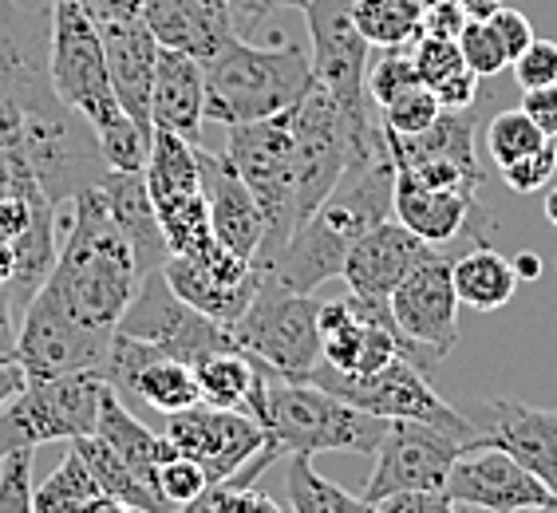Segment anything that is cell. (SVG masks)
<instances>
[{
	"instance_id": "1",
	"label": "cell",
	"mask_w": 557,
	"mask_h": 513,
	"mask_svg": "<svg viewBox=\"0 0 557 513\" xmlns=\"http://www.w3.org/2000/svg\"><path fill=\"white\" fill-rule=\"evenodd\" d=\"M392 190H396V162H392L387 139H380L352 154L341 183L269 261V277L293 292H312L324 280L341 277L348 249L372 225L392 217Z\"/></svg>"
},
{
	"instance_id": "2",
	"label": "cell",
	"mask_w": 557,
	"mask_h": 513,
	"mask_svg": "<svg viewBox=\"0 0 557 513\" xmlns=\"http://www.w3.org/2000/svg\"><path fill=\"white\" fill-rule=\"evenodd\" d=\"M67 205H72V222L60 237L55 265L40 292L84 328L115 331L119 316L127 312L143 285L135 253L111 217L99 186L75 193Z\"/></svg>"
},
{
	"instance_id": "3",
	"label": "cell",
	"mask_w": 557,
	"mask_h": 513,
	"mask_svg": "<svg viewBox=\"0 0 557 513\" xmlns=\"http://www.w3.org/2000/svg\"><path fill=\"white\" fill-rule=\"evenodd\" d=\"M48 79H52L55 96L96 130V142L111 171H143L147 166L154 135H143L135 127V118L119 108L99 28L79 0H52Z\"/></svg>"
},
{
	"instance_id": "4",
	"label": "cell",
	"mask_w": 557,
	"mask_h": 513,
	"mask_svg": "<svg viewBox=\"0 0 557 513\" xmlns=\"http://www.w3.org/2000/svg\"><path fill=\"white\" fill-rule=\"evenodd\" d=\"M246 411L261 423L265 442L281 459L285 454H321V450L375 454L387 430V418L368 415L309 379H281L265 364H258L253 372Z\"/></svg>"
},
{
	"instance_id": "5",
	"label": "cell",
	"mask_w": 557,
	"mask_h": 513,
	"mask_svg": "<svg viewBox=\"0 0 557 513\" xmlns=\"http://www.w3.org/2000/svg\"><path fill=\"white\" fill-rule=\"evenodd\" d=\"M206 67V118L222 127L258 123L289 111L312 87L309 52L300 43L258 48L237 36Z\"/></svg>"
},
{
	"instance_id": "6",
	"label": "cell",
	"mask_w": 557,
	"mask_h": 513,
	"mask_svg": "<svg viewBox=\"0 0 557 513\" xmlns=\"http://www.w3.org/2000/svg\"><path fill=\"white\" fill-rule=\"evenodd\" d=\"M225 159L234 162L242 183L258 198L265 237L253 265L269 268V261L285 249V241L297 229V198H293V123L289 111L258 123L225 127Z\"/></svg>"
},
{
	"instance_id": "7",
	"label": "cell",
	"mask_w": 557,
	"mask_h": 513,
	"mask_svg": "<svg viewBox=\"0 0 557 513\" xmlns=\"http://www.w3.org/2000/svg\"><path fill=\"white\" fill-rule=\"evenodd\" d=\"M321 300L312 292H293L269 277L253 292L249 309L230 324V340L281 379H309L321 364Z\"/></svg>"
},
{
	"instance_id": "8",
	"label": "cell",
	"mask_w": 557,
	"mask_h": 513,
	"mask_svg": "<svg viewBox=\"0 0 557 513\" xmlns=\"http://www.w3.org/2000/svg\"><path fill=\"white\" fill-rule=\"evenodd\" d=\"M108 387L99 372L28 379L21 396L0 411V459L9 450H36L44 442H75L96 435L99 399Z\"/></svg>"
},
{
	"instance_id": "9",
	"label": "cell",
	"mask_w": 557,
	"mask_h": 513,
	"mask_svg": "<svg viewBox=\"0 0 557 513\" xmlns=\"http://www.w3.org/2000/svg\"><path fill=\"white\" fill-rule=\"evenodd\" d=\"M309 384L324 387L329 396L344 399V403L360 406L368 415L380 418H419V423H431V427L447 430L467 447L474 439L471 418L459 415L450 403H443L435 396V387L428 384L423 367L411 364L408 355H396L392 364H384L372 375H344L333 364H317L309 372Z\"/></svg>"
},
{
	"instance_id": "10",
	"label": "cell",
	"mask_w": 557,
	"mask_h": 513,
	"mask_svg": "<svg viewBox=\"0 0 557 513\" xmlns=\"http://www.w3.org/2000/svg\"><path fill=\"white\" fill-rule=\"evenodd\" d=\"M143 178H147L150 205L159 214L162 237H166L171 253L198 256L210 246H218L202 193L198 147L190 139L174 135V130H154Z\"/></svg>"
},
{
	"instance_id": "11",
	"label": "cell",
	"mask_w": 557,
	"mask_h": 513,
	"mask_svg": "<svg viewBox=\"0 0 557 513\" xmlns=\"http://www.w3.org/2000/svg\"><path fill=\"white\" fill-rule=\"evenodd\" d=\"M300 12L309 16L312 79L341 103V111L352 123L375 118L380 108L368 96V52H372V43L356 28L352 0H309Z\"/></svg>"
},
{
	"instance_id": "12",
	"label": "cell",
	"mask_w": 557,
	"mask_h": 513,
	"mask_svg": "<svg viewBox=\"0 0 557 513\" xmlns=\"http://www.w3.org/2000/svg\"><path fill=\"white\" fill-rule=\"evenodd\" d=\"M115 331L131 336V340H143L159 352L183 360V364H194L210 352H222V348H234L230 331L222 324H214L210 316H202L198 309H190L178 292L166 285V277L150 273L143 277L139 292L127 304V312L119 316Z\"/></svg>"
},
{
	"instance_id": "13",
	"label": "cell",
	"mask_w": 557,
	"mask_h": 513,
	"mask_svg": "<svg viewBox=\"0 0 557 513\" xmlns=\"http://www.w3.org/2000/svg\"><path fill=\"white\" fill-rule=\"evenodd\" d=\"M462 442L447 430L419 423V418H387V430L375 447V471L368 478V502H384L392 493L411 490H443L450 462L459 459Z\"/></svg>"
},
{
	"instance_id": "14",
	"label": "cell",
	"mask_w": 557,
	"mask_h": 513,
	"mask_svg": "<svg viewBox=\"0 0 557 513\" xmlns=\"http://www.w3.org/2000/svg\"><path fill=\"white\" fill-rule=\"evenodd\" d=\"M111 340L115 331H96L72 321L52 300L36 292L33 304L21 316V336H16V364L28 379H52L67 372H99L108 367Z\"/></svg>"
},
{
	"instance_id": "15",
	"label": "cell",
	"mask_w": 557,
	"mask_h": 513,
	"mask_svg": "<svg viewBox=\"0 0 557 513\" xmlns=\"http://www.w3.org/2000/svg\"><path fill=\"white\" fill-rule=\"evenodd\" d=\"M392 316H396L404 340L416 348L431 367L447 360L459 343V292H455V277H450V256H431L419 268H411L408 277L399 280L392 297Z\"/></svg>"
},
{
	"instance_id": "16",
	"label": "cell",
	"mask_w": 557,
	"mask_h": 513,
	"mask_svg": "<svg viewBox=\"0 0 557 513\" xmlns=\"http://www.w3.org/2000/svg\"><path fill=\"white\" fill-rule=\"evenodd\" d=\"M162 439L171 442L178 454L202 462L210 486L234 478L261 447H265V430L249 411H230V406L194 403L186 411L166 415Z\"/></svg>"
},
{
	"instance_id": "17",
	"label": "cell",
	"mask_w": 557,
	"mask_h": 513,
	"mask_svg": "<svg viewBox=\"0 0 557 513\" xmlns=\"http://www.w3.org/2000/svg\"><path fill=\"white\" fill-rule=\"evenodd\" d=\"M443 493L455 498L459 505H474V510L491 513H522L534 510V505L557 502V493L546 481L498 447H462L459 459L450 462Z\"/></svg>"
},
{
	"instance_id": "18",
	"label": "cell",
	"mask_w": 557,
	"mask_h": 513,
	"mask_svg": "<svg viewBox=\"0 0 557 513\" xmlns=\"http://www.w3.org/2000/svg\"><path fill=\"white\" fill-rule=\"evenodd\" d=\"M467 447H498L557 493V406H530L522 399L491 396L471 418Z\"/></svg>"
},
{
	"instance_id": "19",
	"label": "cell",
	"mask_w": 557,
	"mask_h": 513,
	"mask_svg": "<svg viewBox=\"0 0 557 513\" xmlns=\"http://www.w3.org/2000/svg\"><path fill=\"white\" fill-rule=\"evenodd\" d=\"M103 379L115 387L119 396H135L139 403L154 406L159 415H174V411L202 403L190 364H183V360H174V355L159 352V348H150L143 340H131L123 331H115V340H111Z\"/></svg>"
},
{
	"instance_id": "20",
	"label": "cell",
	"mask_w": 557,
	"mask_h": 513,
	"mask_svg": "<svg viewBox=\"0 0 557 513\" xmlns=\"http://www.w3.org/2000/svg\"><path fill=\"white\" fill-rule=\"evenodd\" d=\"M392 217L408 225L411 234L423 237L428 246H450L455 237H471L474 246H486L494 222L483 214L479 193L459 190H431L411 174L396 171V190H392Z\"/></svg>"
},
{
	"instance_id": "21",
	"label": "cell",
	"mask_w": 557,
	"mask_h": 513,
	"mask_svg": "<svg viewBox=\"0 0 557 513\" xmlns=\"http://www.w3.org/2000/svg\"><path fill=\"white\" fill-rule=\"evenodd\" d=\"M143 24L159 48L186 52L198 64H210L242 36V21L230 0H143Z\"/></svg>"
},
{
	"instance_id": "22",
	"label": "cell",
	"mask_w": 557,
	"mask_h": 513,
	"mask_svg": "<svg viewBox=\"0 0 557 513\" xmlns=\"http://www.w3.org/2000/svg\"><path fill=\"white\" fill-rule=\"evenodd\" d=\"M431 256H440V249L428 246L423 237H416L396 217H384V222L372 225L348 249L341 277L348 285V292H360V297H392V289H396L399 280L408 277L411 268L423 265V261H431Z\"/></svg>"
},
{
	"instance_id": "23",
	"label": "cell",
	"mask_w": 557,
	"mask_h": 513,
	"mask_svg": "<svg viewBox=\"0 0 557 513\" xmlns=\"http://www.w3.org/2000/svg\"><path fill=\"white\" fill-rule=\"evenodd\" d=\"M198 171H202V193L214 241L253 265L261 253V237H265L258 198L249 193V186L242 183V174L234 171V162L225 159L222 150L210 154V150L198 147Z\"/></svg>"
},
{
	"instance_id": "24",
	"label": "cell",
	"mask_w": 557,
	"mask_h": 513,
	"mask_svg": "<svg viewBox=\"0 0 557 513\" xmlns=\"http://www.w3.org/2000/svg\"><path fill=\"white\" fill-rule=\"evenodd\" d=\"M96 28H99V40H103L111 91H115L119 108L135 118V127L143 135H154V123H150V87H154V67H159V40L150 36L143 16L96 24Z\"/></svg>"
},
{
	"instance_id": "25",
	"label": "cell",
	"mask_w": 557,
	"mask_h": 513,
	"mask_svg": "<svg viewBox=\"0 0 557 513\" xmlns=\"http://www.w3.org/2000/svg\"><path fill=\"white\" fill-rule=\"evenodd\" d=\"M150 123L154 130H174L183 139H198L206 123V67L186 52L159 48L154 87H150Z\"/></svg>"
},
{
	"instance_id": "26",
	"label": "cell",
	"mask_w": 557,
	"mask_h": 513,
	"mask_svg": "<svg viewBox=\"0 0 557 513\" xmlns=\"http://www.w3.org/2000/svg\"><path fill=\"white\" fill-rule=\"evenodd\" d=\"M103 198H108V210L115 217V225L127 237L131 253H135V265H139V277H150L166 265L171 256V246L162 237V225L154 205H150L147 193V178L143 171H108L103 183H99Z\"/></svg>"
},
{
	"instance_id": "27",
	"label": "cell",
	"mask_w": 557,
	"mask_h": 513,
	"mask_svg": "<svg viewBox=\"0 0 557 513\" xmlns=\"http://www.w3.org/2000/svg\"><path fill=\"white\" fill-rule=\"evenodd\" d=\"M162 277L171 285L178 297L198 309L202 316H210L214 324L230 328V324L249 309V300L253 292L261 289V280H265V268H253L246 280H222L214 277L210 268H202L194 256H183V253H171L166 256V265H162Z\"/></svg>"
},
{
	"instance_id": "28",
	"label": "cell",
	"mask_w": 557,
	"mask_h": 513,
	"mask_svg": "<svg viewBox=\"0 0 557 513\" xmlns=\"http://www.w3.org/2000/svg\"><path fill=\"white\" fill-rule=\"evenodd\" d=\"M387 150H392V162L396 171H411L428 159H455L467 162V166H479V154H474V111H440V118L431 123L428 130L419 135H392L384 130Z\"/></svg>"
},
{
	"instance_id": "29",
	"label": "cell",
	"mask_w": 557,
	"mask_h": 513,
	"mask_svg": "<svg viewBox=\"0 0 557 513\" xmlns=\"http://www.w3.org/2000/svg\"><path fill=\"white\" fill-rule=\"evenodd\" d=\"M411 60H416L423 87H431V96L440 99L443 108L447 111L474 108V99H479V75L467 67L459 43L450 40V36L419 33V40L411 43Z\"/></svg>"
},
{
	"instance_id": "30",
	"label": "cell",
	"mask_w": 557,
	"mask_h": 513,
	"mask_svg": "<svg viewBox=\"0 0 557 513\" xmlns=\"http://www.w3.org/2000/svg\"><path fill=\"white\" fill-rule=\"evenodd\" d=\"M96 435L108 442L111 450H115L119 459L127 462L131 471H139L147 481H154L159 462L174 454L171 442L162 439V435H154V430H147L139 418H135L127 406H123V399H119L115 387H108V391H103V399H99Z\"/></svg>"
},
{
	"instance_id": "31",
	"label": "cell",
	"mask_w": 557,
	"mask_h": 513,
	"mask_svg": "<svg viewBox=\"0 0 557 513\" xmlns=\"http://www.w3.org/2000/svg\"><path fill=\"white\" fill-rule=\"evenodd\" d=\"M450 277H455L459 304H467V309H474V312L506 309L518 289L515 261L491 246H474L471 253L455 256V261H450Z\"/></svg>"
},
{
	"instance_id": "32",
	"label": "cell",
	"mask_w": 557,
	"mask_h": 513,
	"mask_svg": "<svg viewBox=\"0 0 557 513\" xmlns=\"http://www.w3.org/2000/svg\"><path fill=\"white\" fill-rule=\"evenodd\" d=\"M55 222H60V205L44 202L40 210H36L33 225L12 241V249H16V273H12V280L4 289H9L12 304H16L21 316H24V309L33 304L36 292L44 289V280H48V273H52V265H55V249H60Z\"/></svg>"
},
{
	"instance_id": "33",
	"label": "cell",
	"mask_w": 557,
	"mask_h": 513,
	"mask_svg": "<svg viewBox=\"0 0 557 513\" xmlns=\"http://www.w3.org/2000/svg\"><path fill=\"white\" fill-rule=\"evenodd\" d=\"M67 447L79 450V459L87 462V471H91V478H96V486L103 493H111V498H119V502H127L131 510H147V513H178L166 498L159 493V486L154 481H147L139 471H131L127 462L119 459L115 450L108 447V442L99 439V435H84V439L67 442Z\"/></svg>"
},
{
	"instance_id": "34",
	"label": "cell",
	"mask_w": 557,
	"mask_h": 513,
	"mask_svg": "<svg viewBox=\"0 0 557 513\" xmlns=\"http://www.w3.org/2000/svg\"><path fill=\"white\" fill-rule=\"evenodd\" d=\"M194 384H198V396L210 406H230V411H246V396L253 387V372H258V360L246 355L242 348H222V352H210L202 360H194Z\"/></svg>"
},
{
	"instance_id": "35",
	"label": "cell",
	"mask_w": 557,
	"mask_h": 513,
	"mask_svg": "<svg viewBox=\"0 0 557 513\" xmlns=\"http://www.w3.org/2000/svg\"><path fill=\"white\" fill-rule=\"evenodd\" d=\"M285 490H289L293 513H384L368 498H352L341 490L333 478L317 474L312 454H289V471H285Z\"/></svg>"
},
{
	"instance_id": "36",
	"label": "cell",
	"mask_w": 557,
	"mask_h": 513,
	"mask_svg": "<svg viewBox=\"0 0 557 513\" xmlns=\"http://www.w3.org/2000/svg\"><path fill=\"white\" fill-rule=\"evenodd\" d=\"M352 16L372 48H411L423 33L419 0H352Z\"/></svg>"
},
{
	"instance_id": "37",
	"label": "cell",
	"mask_w": 557,
	"mask_h": 513,
	"mask_svg": "<svg viewBox=\"0 0 557 513\" xmlns=\"http://www.w3.org/2000/svg\"><path fill=\"white\" fill-rule=\"evenodd\" d=\"M96 493H103V490L96 486L87 462L79 459V450L67 447L64 462L44 478V486H33V510L36 513H84Z\"/></svg>"
},
{
	"instance_id": "38",
	"label": "cell",
	"mask_w": 557,
	"mask_h": 513,
	"mask_svg": "<svg viewBox=\"0 0 557 513\" xmlns=\"http://www.w3.org/2000/svg\"><path fill=\"white\" fill-rule=\"evenodd\" d=\"M273 459H281V454L265 442L234 478L210 486V490H214V513H285V505H281L277 498H269L265 490H253V478H258Z\"/></svg>"
},
{
	"instance_id": "39",
	"label": "cell",
	"mask_w": 557,
	"mask_h": 513,
	"mask_svg": "<svg viewBox=\"0 0 557 513\" xmlns=\"http://www.w3.org/2000/svg\"><path fill=\"white\" fill-rule=\"evenodd\" d=\"M546 142V135L537 130V123L525 115L522 108L515 111H498L494 123L486 127V150H491L494 166H506V162L522 159L530 150H537Z\"/></svg>"
},
{
	"instance_id": "40",
	"label": "cell",
	"mask_w": 557,
	"mask_h": 513,
	"mask_svg": "<svg viewBox=\"0 0 557 513\" xmlns=\"http://www.w3.org/2000/svg\"><path fill=\"white\" fill-rule=\"evenodd\" d=\"M455 43H459L462 60H467V67H471L479 79H494L498 72L510 67V55H506L503 40H498V33L491 28L486 16H467L459 36H455Z\"/></svg>"
},
{
	"instance_id": "41",
	"label": "cell",
	"mask_w": 557,
	"mask_h": 513,
	"mask_svg": "<svg viewBox=\"0 0 557 513\" xmlns=\"http://www.w3.org/2000/svg\"><path fill=\"white\" fill-rule=\"evenodd\" d=\"M419 84L423 79H419V67L411 60V48H384V55L368 67V96L375 108H387L392 99H399Z\"/></svg>"
},
{
	"instance_id": "42",
	"label": "cell",
	"mask_w": 557,
	"mask_h": 513,
	"mask_svg": "<svg viewBox=\"0 0 557 513\" xmlns=\"http://www.w3.org/2000/svg\"><path fill=\"white\" fill-rule=\"evenodd\" d=\"M154 486H159V493L174 505V510H183L186 502H194V498H202V493L210 490V478H206L202 462L174 450L171 459L159 462Z\"/></svg>"
},
{
	"instance_id": "43",
	"label": "cell",
	"mask_w": 557,
	"mask_h": 513,
	"mask_svg": "<svg viewBox=\"0 0 557 513\" xmlns=\"http://www.w3.org/2000/svg\"><path fill=\"white\" fill-rule=\"evenodd\" d=\"M440 111L443 103L431 96V87L419 84L399 99H392L387 108H380V118H384V130H392V135H419L440 118Z\"/></svg>"
},
{
	"instance_id": "44",
	"label": "cell",
	"mask_w": 557,
	"mask_h": 513,
	"mask_svg": "<svg viewBox=\"0 0 557 513\" xmlns=\"http://www.w3.org/2000/svg\"><path fill=\"white\" fill-rule=\"evenodd\" d=\"M498 174H503V183L510 186L515 193H537V190H546V186L554 183V174H557V142L546 139L537 150L522 154V159L498 166Z\"/></svg>"
},
{
	"instance_id": "45",
	"label": "cell",
	"mask_w": 557,
	"mask_h": 513,
	"mask_svg": "<svg viewBox=\"0 0 557 513\" xmlns=\"http://www.w3.org/2000/svg\"><path fill=\"white\" fill-rule=\"evenodd\" d=\"M0 513L33 510V450H9L0 459Z\"/></svg>"
},
{
	"instance_id": "46",
	"label": "cell",
	"mask_w": 557,
	"mask_h": 513,
	"mask_svg": "<svg viewBox=\"0 0 557 513\" xmlns=\"http://www.w3.org/2000/svg\"><path fill=\"white\" fill-rule=\"evenodd\" d=\"M515 79L522 91H534V87H549L557 84V43L554 40H530L522 55H518L515 64Z\"/></svg>"
},
{
	"instance_id": "47",
	"label": "cell",
	"mask_w": 557,
	"mask_h": 513,
	"mask_svg": "<svg viewBox=\"0 0 557 513\" xmlns=\"http://www.w3.org/2000/svg\"><path fill=\"white\" fill-rule=\"evenodd\" d=\"M486 21H491V28L498 33V40H503L506 55H510V64H515L518 55L530 48V40H534V28H530V21H525L518 9H510V4H498V9H491V12H486Z\"/></svg>"
},
{
	"instance_id": "48",
	"label": "cell",
	"mask_w": 557,
	"mask_h": 513,
	"mask_svg": "<svg viewBox=\"0 0 557 513\" xmlns=\"http://www.w3.org/2000/svg\"><path fill=\"white\" fill-rule=\"evenodd\" d=\"M384 513H459V502L447 498L443 490H411L392 493L384 502H375Z\"/></svg>"
},
{
	"instance_id": "49",
	"label": "cell",
	"mask_w": 557,
	"mask_h": 513,
	"mask_svg": "<svg viewBox=\"0 0 557 513\" xmlns=\"http://www.w3.org/2000/svg\"><path fill=\"white\" fill-rule=\"evenodd\" d=\"M522 111L534 118L546 139H557V84L522 91Z\"/></svg>"
},
{
	"instance_id": "50",
	"label": "cell",
	"mask_w": 557,
	"mask_h": 513,
	"mask_svg": "<svg viewBox=\"0 0 557 513\" xmlns=\"http://www.w3.org/2000/svg\"><path fill=\"white\" fill-rule=\"evenodd\" d=\"M84 12L96 24H111V21H135L143 16V0H79Z\"/></svg>"
},
{
	"instance_id": "51",
	"label": "cell",
	"mask_w": 557,
	"mask_h": 513,
	"mask_svg": "<svg viewBox=\"0 0 557 513\" xmlns=\"http://www.w3.org/2000/svg\"><path fill=\"white\" fill-rule=\"evenodd\" d=\"M16 336H21V312L12 304L9 289L0 285V360H16Z\"/></svg>"
},
{
	"instance_id": "52",
	"label": "cell",
	"mask_w": 557,
	"mask_h": 513,
	"mask_svg": "<svg viewBox=\"0 0 557 513\" xmlns=\"http://www.w3.org/2000/svg\"><path fill=\"white\" fill-rule=\"evenodd\" d=\"M24 384H28V375L16 360H0V411L12 403V399L21 396Z\"/></svg>"
},
{
	"instance_id": "53",
	"label": "cell",
	"mask_w": 557,
	"mask_h": 513,
	"mask_svg": "<svg viewBox=\"0 0 557 513\" xmlns=\"http://www.w3.org/2000/svg\"><path fill=\"white\" fill-rule=\"evenodd\" d=\"M237 12V21H242V33H249V28H258L261 16H265V4L261 0H230Z\"/></svg>"
},
{
	"instance_id": "54",
	"label": "cell",
	"mask_w": 557,
	"mask_h": 513,
	"mask_svg": "<svg viewBox=\"0 0 557 513\" xmlns=\"http://www.w3.org/2000/svg\"><path fill=\"white\" fill-rule=\"evenodd\" d=\"M510 261H515L518 280H537V277H542V256H537V253H518V256H510Z\"/></svg>"
},
{
	"instance_id": "55",
	"label": "cell",
	"mask_w": 557,
	"mask_h": 513,
	"mask_svg": "<svg viewBox=\"0 0 557 513\" xmlns=\"http://www.w3.org/2000/svg\"><path fill=\"white\" fill-rule=\"evenodd\" d=\"M84 513H139V510H131L127 502H119V498H111V493H96V498L87 502Z\"/></svg>"
},
{
	"instance_id": "56",
	"label": "cell",
	"mask_w": 557,
	"mask_h": 513,
	"mask_svg": "<svg viewBox=\"0 0 557 513\" xmlns=\"http://www.w3.org/2000/svg\"><path fill=\"white\" fill-rule=\"evenodd\" d=\"M12 273H16V249L12 241H0V285H9Z\"/></svg>"
},
{
	"instance_id": "57",
	"label": "cell",
	"mask_w": 557,
	"mask_h": 513,
	"mask_svg": "<svg viewBox=\"0 0 557 513\" xmlns=\"http://www.w3.org/2000/svg\"><path fill=\"white\" fill-rule=\"evenodd\" d=\"M462 9H467V16H486L491 9H498V4H506V0H459Z\"/></svg>"
},
{
	"instance_id": "58",
	"label": "cell",
	"mask_w": 557,
	"mask_h": 513,
	"mask_svg": "<svg viewBox=\"0 0 557 513\" xmlns=\"http://www.w3.org/2000/svg\"><path fill=\"white\" fill-rule=\"evenodd\" d=\"M178 513H214V490H206L202 498H194V502H186Z\"/></svg>"
},
{
	"instance_id": "59",
	"label": "cell",
	"mask_w": 557,
	"mask_h": 513,
	"mask_svg": "<svg viewBox=\"0 0 557 513\" xmlns=\"http://www.w3.org/2000/svg\"><path fill=\"white\" fill-rule=\"evenodd\" d=\"M542 210H546V222L557 229V183L546 186V202H542Z\"/></svg>"
},
{
	"instance_id": "60",
	"label": "cell",
	"mask_w": 557,
	"mask_h": 513,
	"mask_svg": "<svg viewBox=\"0 0 557 513\" xmlns=\"http://www.w3.org/2000/svg\"><path fill=\"white\" fill-rule=\"evenodd\" d=\"M261 4H265V12H269V9H305L309 0H261Z\"/></svg>"
},
{
	"instance_id": "61",
	"label": "cell",
	"mask_w": 557,
	"mask_h": 513,
	"mask_svg": "<svg viewBox=\"0 0 557 513\" xmlns=\"http://www.w3.org/2000/svg\"><path fill=\"white\" fill-rule=\"evenodd\" d=\"M522 513H557V502H546V505H534V510H522Z\"/></svg>"
}]
</instances>
